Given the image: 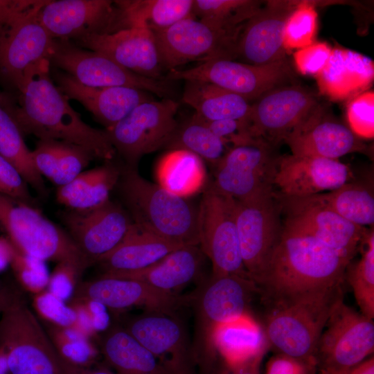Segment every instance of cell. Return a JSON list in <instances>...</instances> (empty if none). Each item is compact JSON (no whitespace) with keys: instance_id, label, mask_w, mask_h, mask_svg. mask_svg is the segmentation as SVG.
<instances>
[{"instance_id":"obj_1","label":"cell","mask_w":374,"mask_h":374,"mask_svg":"<svg viewBox=\"0 0 374 374\" xmlns=\"http://www.w3.org/2000/svg\"><path fill=\"white\" fill-rule=\"evenodd\" d=\"M50 67L47 59L32 65L17 87L19 106L9 113L21 132L39 139L76 144L89 150L96 158L112 159L116 152L106 130L82 121L53 82Z\"/></svg>"},{"instance_id":"obj_2","label":"cell","mask_w":374,"mask_h":374,"mask_svg":"<svg viewBox=\"0 0 374 374\" xmlns=\"http://www.w3.org/2000/svg\"><path fill=\"white\" fill-rule=\"evenodd\" d=\"M350 260L315 238L285 227L257 285L274 301L341 285Z\"/></svg>"},{"instance_id":"obj_3","label":"cell","mask_w":374,"mask_h":374,"mask_svg":"<svg viewBox=\"0 0 374 374\" xmlns=\"http://www.w3.org/2000/svg\"><path fill=\"white\" fill-rule=\"evenodd\" d=\"M341 285L274 301L267 314L264 332L268 344L279 353L317 367L319 339L336 301Z\"/></svg>"},{"instance_id":"obj_4","label":"cell","mask_w":374,"mask_h":374,"mask_svg":"<svg viewBox=\"0 0 374 374\" xmlns=\"http://www.w3.org/2000/svg\"><path fill=\"white\" fill-rule=\"evenodd\" d=\"M122 191L133 222L141 228L181 246H199L198 208L187 198L167 190L127 168Z\"/></svg>"},{"instance_id":"obj_5","label":"cell","mask_w":374,"mask_h":374,"mask_svg":"<svg viewBox=\"0 0 374 374\" xmlns=\"http://www.w3.org/2000/svg\"><path fill=\"white\" fill-rule=\"evenodd\" d=\"M0 229L19 251L44 261L90 263L69 233L28 203L0 194Z\"/></svg>"},{"instance_id":"obj_6","label":"cell","mask_w":374,"mask_h":374,"mask_svg":"<svg viewBox=\"0 0 374 374\" xmlns=\"http://www.w3.org/2000/svg\"><path fill=\"white\" fill-rule=\"evenodd\" d=\"M257 285L235 275L213 276L190 294L195 312V332L192 348L195 361L209 363L214 357L213 334L220 325L247 314Z\"/></svg>"},{"instance_id":"obj_7","label":"cell","mask_w":374,"mask_h":374,"mask_svg":"<svg viewBox=\"0 0 374 374\" xmlns=\"http://www.w3.org/2000/svg\"><path fill=\"white\" fill-rule=\"evenodd\" d=\"M0 319V346L9 374H61L57 351L44 326L21 299Z\"/></svg>"},{"instance_id":"obj_8","label":"cell","mask_w":374,"mask_h":374,"mask_svg":"<svg viewBox=\"0 0 374 374\" xmlns=\"http://www.w3.org/2000/svg\"><path fill=\"white\" fill-rule=\"evenodd\" d=\"M235 210V199L208 186L198 207L199 247L211 261L213 276L251 279L241 256Z\"/></svg>"},{"instance_id":"obj_9","label":"cell","mask_w":374,"mask_h":374,"mask_svg":"<svg viewBox=\"0 0 374 374\" xmlns=\"http://www.w3.org/2000/svg\"><path fill=\"white\" fill-rule=\"evenodd\" d=\"M241 30H225L189 17L153 33L161 65L169 71L190 62L233 60Z\"/></svg>"},{"instance_id":"obj_10","label":"cell","mask_w":374,"mask_h":374,"mask_svg":"<svg viewBox=\"0 0 374 374\" xmlns=\"http://www.w3.org/2000/svg\"><path fill=\"white\" fill-rule=\"evenodd\" d=\"M178 107L171 98L152 99L105 129L116 152L123 157L127 168L136 169L142 157L165 148L178 125Z\"/></svg>"},{"instance_id":"obj_11","label":"cell","mask_w":374,"mask_h":374,"mask_svg":"<svg viewBox=\"0 0 374 374\" xmlns=\"http://www.w3.org/2000/svg\"><path fill=\"white\" fill-rule=\"evenodd\" d=\"M48 60L87 87H127L170 98L172 90L168 80L134 73L108 56L80 48L68 40L53 39Z\"/></svg>"},{"instance_id":"obj_12","label":"cell","mask_w":374,"mask_h":374,"mask_svg":"<svg viewBox=\"0 0 374 374\" xmlns=\"http://www.w3.org/2000/svg\"><path fill=\"white\" fill-rule=\"evenodd\" d=\"M374 322L347 305L341 296L335 303L318 341L317 369L356 365L373 353Z\"/></svg>"},{"instance_id":"obj_13","label":"cell","mask_w":374,"mask_h":374,"mask_svg":"<svg viewBox=\"0 0 374 374\" xmlns=\"http://www.w3.org/2000/svg\"><path fill=\"white\" fill-rule=\"evenodd\" d=\"M291 75L286 60L253 65L228 59H213L184 70L169 71L164 80H201L236 93L247 101L277 87Z\"/></svg>"},{"instance_id":"obj_14","label":"cell","mask_w":374,"mask_h":374,"mask_svg":"<svg viewBox=\"0 0 374 374\" xmlns=\"http://www.w3.org/2000/svg\"><path fill=\"white\" fill-rule=\"evenodd\" d=\"M271 147L260 139L231 147L215 166V179L209 186L236 201L272 192L277 158Z\"/></svg>"},{"instance_id":"obj_15","label":"cell","mask_w":374,"mask_h":374,"mask_svg":"<svg viewBox=\"0 0 374 374\" xmlns=\"http://www.w3.org/2000/svg\"><path fill=\"white\" fill-rule=\"evenodd\" d=\"M281 205L272 192L236 201L235 218L241 256L250 278L257 285L283 228Z\"/></svg>"},{"instance_id":"obj_16","label":"cell","mask_w":374,"mask_h":374,"mask_svg":"<svg viewBox=\"0 0 374 374\" xmlns=\"http://www.w3.org/2000/svg\"><path fill=\"white\" fill-rule=\"evenodd\" d=\"M318 105L315 96L301 87H275L251 104L247 119L251 132L269 145L276 143Z\"/></svg>"},{"instance_id":"obj_17","label":"cell","mask_w":374,"mask_h":374,"mask_svg":"<svg viewBox=\"0 0 374 374\" xmlns=\"http://www.w3.org/2000/svg\"><path fill=\"white\" fill-rule=\"evenodd\" d=\"M285 197V228L315 238L350 261L370 232L303 197Z\"/></svg>"},{"instance_id":"obj_18","label":"cell","mask_w":374,"mask_h":374,"mask_svg":"<svg viewBox=\"0 0 374 374\" xmlns=\"http://www.w3.org/2000/svg\"><path fill=\"white\" fill-rule=\"evenodd\" d=\"M118 10L114 1H47L38 18L53 39L76 41L91 35L115 32Z\"/></svg>"},{"instance_id":"obj_19","label":"cell","mask_w":374,"mask_h":374,"mask_svg":"<svg viewBox=\"0 0 374 374\" xmlns=\"http://www.w3.org/2000/svg\"><path fill=\"white\" fill-rule=\"evenodd\" d=\"M159 362L168 374H191L195 361L181 321L156 311L130 319L125 328Z\"/></svg>"},{"instance_id":"obj_20","label":"cell","mask_w":374,"mask_h":374,"mask_svg":"<svg viewBox=\"0 0 374 374\" xmlns=\"http://www.w3.org/2000/svg\"><path fill=\"white\" fill-rule=\"evenodd\" d=\"M71 299L93 300L113 310L143 307L148 311L169 314L190 301V295L170 294L139 280L103 275L95 280L79 282Z\"/></svg>"},{"instance_id":"obj_21","label":"cell","mask_w":374,"mask_h":374,"mask_svg":"<svg viewBox=\"0 0 374 374\" xmlns=\"http://www.w3.org/2000/svg\"><path fill=\"white\" fill-rule=\"evenodd\" d=\"M69 235L90 265L112 251L126 236L133 224L127 212L113 202L87 211L65 216Z\"/></svg>"},{"instance_id":"obj_22","label":"cell","mask_w":374,"mask_h":374,"mask_svg":"<svg viewBox=\"0 0 374 374\" xmlns=\"http://www.w3.org/2000/svg\"><path fill=\"white\" fill-rule=\"evenodd\" d=\"M46 2L40 0L0 36V71L17 88L30 66L49 58L53 39L38 18Z\"/></svg>"},{"instance_id":"obj_23","label":"cell","mask_w":374,"mask_h":374,"mask_svg":"<svg viewBox=\"0 0 374 374\" xmlns=\"http://www.w3.org/2000/svg\"><path fill=\"white\" fill-rule=\"evenodd\" d=\"M352 178L349 167L338 159L294 154L277 158L273 186L289 197H305L337 189Z\"/></svg>"},{"instance_id":"obj_24","label":"cell","mask_w":374,"mask_h":374,"mask_svg":"<svg viewBox=\"0 0 374 374\" xmlns=\"http://www.w3.org/2000/svg\"><path fill=\"white\" fill-rule=\"evenodd\" d=\"M296 8L293 2L270 1L243 26L236 46L241 62L265 65L285 60L284 26Z\"/></svg>"},{"instance_id":"obj_25","label":"cell","mask_w":374,"mask_h":374,"mask_svg":"<svg viewBox=\"0 0 374 374\" xmlns=\"http://www.w3.org/2000/svg\"><path fill=\"white\" fill-rule=\"evenodd\" d=\"M283 141L292 154L332 159L366 147L349 127L329 118L319 104Z\"/></svg>"},{"instance_id":"obj_26","label":"cell","mask_w":374,"mask_h":374,"mask_svg":"<svg viewBox=\"0 0 374 374\" xmlns=\"http://www.w3.org/2000/svg\"><path fill=\"white\" fill-rule=\"evenodd\" d=\"M77 42L86 49L103 53L129 71L162 80L161 65L154 33L145 27H132L112 33L91 35Z\"/></svg>"},{"instance_id":"obj_27","label":"cell","mask_w":374,"mask_h":374,"mask_svg":"<svg viewBox=\"0 0 374 374\" xmlns=\"http://www.w3.org/2000/svg\"><path fill=\"white\" fill-rule=\"evenodd\" d=\"M59 89L81 103L106 129L128 115L140 104L152 100L149 92L127 87H91L83 85L66 73L56 72Z\"/></svg>"},{"instance_id":"obj_28","label":"cell","mask_w":374,"mask_h":374,"mask_svg":"<svg viewBox=\"0 0 374 374\" xmlns=\"http://www.w3.org/2000/svg\"><path fill=\"white\" fill-rule=\"evenodd\" d=\"M204 256L199 246L185 245L145 269L130 272H105L102 275L139 280L162 292L176 294L177 290L198 277Z\"/></svg>"},{"instance_id":"obj_29","label":"cell","mask_w":374,"mask_h":374,"mask_svg":"<svg viewBox=\"0 0 374 374\" xmlns=\"http://www.w3.org/2000/svg\"><path fill=\"white\" fill-rule=\"evenodd\" d=\"M315 77L322 94L344 100L369 87L374 78L373 62L355 51L334 48L326 66Z\"/></svg>"},{"instance_id":"obj_30","label":"cell","mask_w":374,"mask_h":374,"mask_svg":"<svg viewBox=\"0 0 374 374\" xmlns=\"http://www.w3.org/2000/svg\"><path fill=\"white\" fill-rule=\"evenodd\" d=\"M181 247L163 239L133 222L124 239L99 264L105 272H130L145 269Z\"/></svg>"},{"instance_id":"obj_31","label":"cell","mask_w":374,"mask_h":374,"mask_svg":"<svg viewBox=\"0 0 374 374\" xmlns=\"http://www.w3.org/2000/svg\"><path fill=\"white\" fill-rule=\"evenodd\" d=\"M118 9L116 32L145 27L152 32L166 29L193 15V0L114 1Z\"/></svg>"},{"instance_id":"obj_32","label":"cell","mask_w":374,"mask_h":374,"mask_svg":"<svg viewBox=\"0 0 374 374\" xmlns=\"http://www.w3.org/2000/svg\"><path fill=\"white\" fill-rule=\"evenodd\" d=\"M184 102L206 121H247L251 104L242 96L201 80H186Z\"/></svg>"},{"instance_id":"obj_33","label":"cell","mask_w":374,"mask_h":374,"mask_svg":"<svg viewBox=\"0 0 374 374\" xmlns=\"http://www.w3.org/2000/svg\"><path fill=\"white\" fill-rule=\"evenodd\" d=\"M99 344L116 374H168L158 359L123 328L107 329Z\"/></svg>"},{"instance_id":"obj_34","label":"cell","mask_w":374,"mask_h":374,"mask_svg":"<svg viewBox=\"0 0 374 374\" xmlns=\"http://www.w3.org/2000/svg\"><path fill=\"white\" fill-rule=\"evenodd\" d=\"M120 176L118 169L111 164L83 171L70 182L58 186L57 200L74 211L94 209L109 200Z\"/></svg>"},{"instance_id":"obj_35","label":"cell","mask_w":374,"mask_h":374,"mask_svg":"<svg viewBox=\"0 0 374 374\" xmlns=\"http://www.w3.org/2000/svg\"><path fill=\"white\" fill-rule=\"evenodd\" d=\"M213 340L227 365L265 353L268 346L264 330L248 314L218 326Z\"/></svg>"},{"instance_id":"obj_36","label":"cell","mask_w":374,"mask_h":374,"mask_svg":"<svg viewBox=\"0 0 374 374\" xmlns=\"http://www.w3.org/2000/svg\"><path fill=\"white\" fill-rule=\"evenodd\" d=\"M155 175L159 185L184 198L201 190L206 179L203 160L184 150H171L164 154Z\"/></svg>"},{"instance_id":"obj_37","label":"cell","mask_w":374,"mask_h":374,"mask_svg":"<svg viewBox=\"0 0 374 374\" xmlns=\"http://www.w3.org/2000/svg\"><path fill=\"white\" fill-rule=\"evenodd\" d=\"M303 198L324 206L358 226H373V195L362 184L348 182L327 193Z\"/></svg>"},{"instance_id":"obj_38","label":"cell","mask_w":374,"mask_h":374,"mask_svg":"<svg viewBox=\"0 0 374 374\" xmlns=\"http://www.w3.org/2000/svg\"><path fill=\"white\" fill-rule=\"evenodd\" d=\"M228 147L206 122L195 114L177 125L165 148L188 151L216 166L231 148Z\"/></svg>"},{"instance_id":"obj_39","label":"cell","mask_w":374,"mask_h":374,"mask_svg":"<svg viewBox=\"0 0 374 374\" xmlns=\"http://www.w3.org/2000/svg\"><path fill=\"white\" fill-rule=\"evenodd\" d=\"M255 0H193L195 18L225 30L242 29L262 7Z\"/></svg>"},{"instance_id":"obj_40","label":"cell","mask_w":374,"mask_h":374,"mask_svg":"<svg viewBox=\"0 0 374 374\" xmlns=\"http://www.w3.org/2000/svg\"><path fill=\"white\" fill-rule=\"evenodd\" d=\"M21 133L10 113L0 107V156L18 171L27 184L42 190V177L34 166L31 151Z\"/></svg>"},{"instance_id":"obj_41","label":"cell","mask_w":374,"mask_h":374,"mask_svg":"<svg viewBox=\"0 0 374 374\" xmlns=\"http://www.w3.org/2000/svg\"><path fill=\"white\" fill-rule=\"evenodd\" d=\"M362 256L348 271L351 286L361 313L374 318V232L370 231L361 244Z\"/></svg>"},{"instance_id":"obj_42","label":"cell","mask_w":374,"mask_h":374,"mask_svg":"<svg viewBox=\"0 0 374 374\" xmlns=\"http://www.w3.org/2000/svg\"><path fill=\"white\" fill-rule=\"evenodd\" d=\"M44 328L57 353L67 362L84 367L96 362L98 350L90 339L72 328L47 323Z\"/></svg>"},{"instance_id":"obj_43","label":"cell","mask_w":374,"mask_h":374,"mask_svg":"<svg viewBox=\"0 0 374 374\" xmlns=\"http://www.w3.org/2000/svg\"><path fill=\"white\" fill-rule=\"evenodd\" d=\"M296 8L286 20L283 35L286 51L301 49L314 43L317 31V13L314 3H296Z\"/></svg>"},{"instance_id":"obj_44","label":"cell","mask_w":374,"mask_h":374,"mask_svg":"<svg viewBox=\"0 0 374 374\" xmlns=\"http://www.w3.org/2000/svg\"><path fill=\"white\" fill-rule=\"evenodd\" d=\"M10 267L19 284L28 292L35 295L47 289L50 274L46 261L15 248Z\"/></svg>"},{"instance_id":"obj_45","label":"cell","mask_w":374,"mask_h":374,"mask_svg":"<svg viewBox=\"0 0 374 374\" xmlns=\"http://www.w3.org/2000/svg\"><path fill=\"white\" fill-rule=\"evenodd\" d=\"M58 148L57 168L52 180L58 186L75 179L96 158L89 150L71 143L59 141Z\"/></svg>"},{"instance_id":"obj_46","label":"cell","mask_w":374,"mask_h":374,"mask_svg":"<svg viewBox=\"0 0 374 374\" xmlns=\"http://www.w3.org/2000/svg\"><path fill=\"white\" fill-rule=\"evenodd\" d=\"M33 307L47 323L75 330L77 316L74 309L47 290L33 295Z\"/></svg>"},{"instance_id":"obj_47","label":"cell","mask_w":374,"mask_h":374,"mask_svg":"<svg viewBox=\"0 0 374 374\" xmlns=\"http://www.w3.org/2000/svg\"><path fill=\"white\" fill-rule=\"evenodd\" d=\"M347 119L349 128L359 137L374 136V92H363L348 105Z\"/></svg>"},{"instance_id":"obj_48","label":"cell","mask_w":374,"mask_h":374,"mask_svg":"<svg viewBox=\"0 0 374 374\" xmlns=\"http://www.w3.org/2000/svg\"><path fill=\"white\" fill-rule=\"evenodd\" d=\"M84 271L73 263L58 262L49 276L46 290L64 301L71 299L79 283V278Z\"/></svg>"},{"instance_id":"obj_49","label":"cell","mask_w":374,"mask_h":374,"mask_svg":"<svg viewBox=\"0 0 374 374\" xmlns=\"http://www.w3.org/2000/svg\"><path fill=\"white\" fill-rule=\"evenodd\" d=\"M331 51L326 42H314L294 53L296 67L303 75L316 76L326 66Z\"/></svg>"},{"instance_id":"obj_50","label":"cell","mask_w":374,"mask_h":374,"mask_svg":"<svg viewBox=\"0 0 374 374\" xmlns=\"http://www.w3.org/2000/svg\"><path fill=\"white\" fill-rule=\"evenodd\" d=\"M204 121L216 136L228 145L231 144V147L247 144L258 140L254 138L251 134L247 121Z\"/></svg>"},{"instance_id":"obj_51","label":"cell","mask_w":374,"mask_h":374,"mask_svg":"<svg viewBox=\"0 0 374 374\" xmlns=\"http://www.w3.org/2000/svg\"><path fill=\"white\" fill-rule=\"evenodd\" d=\"M58 141L39 139L36 148L31 151L34 166L38 173L51 181L53 179L58 162Z\"/></svg>"},{"instance_id":"obj_52","label":"cell","mask_w":374,"mask_h":374,"mask_svg":"<svg viewBox=\"0 0 374 374\" xmlns=\"http://www.w3.org/2000/svg\"><path fill=\"white\" fill-rule=\"evenodd\" d=\"M26 184L18 171L0 156V194L29 204L30 196Z\"/></svg>"},{"instance_id":"obj_53","label":"cell","mask_w":374,"mask_h":374,"mask_svg":"<svg viewBox=\"0 0 374 374\" xmlns=\"http://www.w3.org/2000/svg\"><path fill=\"white\" fill-rule=\"evenodd\" d=\"M317 367L279 353L268 361L265 374H315Z\"/></svg>"},{"instance_id":"obj_54","label":"cell","mask_w":374,"mask_h":374,"mask_svg":"<svg viewBox=\"0 0 374 374\" xmlns=\"http://www.w3.org/2000/svg\"><path fill=\"white\" fill-rule=\"evenodd\" d=\"M39 2L30 0H0V36L12 22Z\"/></svg>"},{"instance_id":"obj_55","label":"cell","mask_w":374,"mask_h":374,"mask_svg":"<svg viewBox=\"0 0 374 374\" xmlns=\"http://www.w3.org/2000/svg\"><path fill=\"white\" fill-rule=\"evenodd\" d=\"M265 353L258 354L242 362L227 365L220 374H260V368Z\"/></svg>"},{"instance_id":"obj_56","label":"cell","mask_w":374,"mask_h":374,"mask_svg":"<svg viewBox=\"0 0 374 374\" xmlns=\"http://www.w3.org/2000/svg\"><path fill=\"white\" fill-rule=\"evenodd\" d=\"M57 358L61 374H116L103 367L92 368L75 365L63 359L58 353Z\"/></svg>"},{"instance_id":"obj_57","label":"cell","mask_w":374,"mask_h":374,"mask_svg":"<svg viewBox=\"0 0 374 374\" xmlns=\"http://www.w3.org/2000/svg\"><path fill=\"white\" fill-rule=\"evenodd\" d=\"M319 371V374H374V358L372 356L350 367Z\"/></svg>"},{"instance_id":"obj_58","label":"cell","mask_w":374,"mask_h":374,"mask_svg":"<svg viewBox=\"0 0 374 374\" xmlns=\"http://www.w3.org/2000/svg\"><path fill=\"white\" fill-rule=\"evenodd\" d=\"M15 247L7 237H0V273L10 266Z\"/></svg>"},{"instance_id":"obj_59","label":"cell","mask_w":374,"mask_h":374,"mask_svg":"<svg viewBox=\"0 0 374 374\" xmlns=\"http://www.w3.org/2000/svg\"><path fill=\"white\" fill-rule=\"evenodd\" d=\"M21 299L20 294L17 291L1 284L0 314H2Z\"/></svg>"},{"instance_id":"obj_60","label":"cell","mask_w":374,"mask_h":374,"mask_svg":"<svg viewBox=\"0 0 374 374\" xmlns=\"http://www.w3.org/2000/svg\"><path fill=\"white\" fill-rule=\"evenodd\" d=\"M7 356L4 349L0 346V374H8Z\"/></svg>"},{"instance_id":"obj_61","label":"cell","mask_w":374,"mask_h":374,"mask_svg":"<svg viewBox=\"0 0 374 374\" xmlns=\"http://www.w3.org/2000/svg\"><path fill=\"white\" fill-rule=\"evenodd\" d=\"M1 282H0V285H1Z\"/></svg>"}]
</instances>
